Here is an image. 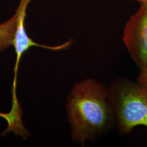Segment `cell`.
<instances>
[{"label":"cell","mask_w":147,"mask_h":147,"mask_svg":"<svg viewBox=\"0 0 147 147\" xmlns=\"http://www.w3.org/2000/svg\"><path fill=\"white\" fill-rule=\"evenodd\" d=\"M66 110L74 143L94 142L117 129L108 87L96 79L87 78L74 84Z\"/></svg>","instance_id":"1"},{"label":"cell","mask_w":147,"mask_h":147,"mask_svg":"<svg viewBox=\"0 0 147 147\" xmlns=\"http://www.w3.org/2000/svg\"><path fill=\"white\" fill-rule=\"evenodd\" d=\"M109 95L117 118V129L121 136L137 126L147 130V90L137 82L121 77L108 86Z\"/></svg>","instance_id":"2"},{"label":"cell","mask_w":147,"mask_h":147,"mask_svg":"<svg viewBox=\"0 0 147 147\" xmlns=\"http://www.w3.org/2000/svg\"><path fill=\"white\" fill-rule=\"evenodd\" d=\"M123 40L134 63L142 68L147 61V5L140 4L127 21Z\"/></svg>","instance_id":"3"},{"label":"cell","mask_w":147,"mask_h":147,"mask_svg":"<svg viewBox=\"0 0 147 147\" xmlns=\"http://www.w3.org/2000/svg\"><path fill=\"white\" fill-rule=\"evenodd\" d=\"M32 0H20L18 5L16 14L17 17V26L13 46L15 48L16 54V66H15V78L14 83L16 84V73L18 68L19 63L22 55L32 47H38L44 48L52 51L65 50L70 47L73 43V39H70L66 42L57 46H49L39 44L33 41L27 34L25 27V20L26 16L27 6Z\"/></svg>","instance_id":"4"},{"label":"cell","mask_w":147,"mask_h":147,"mask_svg":"<svg viewBox=\"0 0 147 147\" xmlns=\"http://www.w3.org/2000/svg\"><path fill=\"white\" fill-rule=\"evenodd\" d=\"M12 108L9 113L0 112V116L5 118L8 121L7 129L3 132L2 136H5L11 132H13L16 135H20L24 139H26L31 135L23 124L21 120L22 110L16 97V90L13 92Z\"/></svg>","instance_id":"5"},{"label":"cell","mask_w":147,"mask_h":147,"mask_svg":"<svg viewBox=\"0 0 147 147\" xmlns=\"http://www.w3.org/2000/svg\"><path fill=\"white\" fill-rule=\"evenodd\" d=\"M16 26V14L8 20L0 24V51L13 45Z\"/></svg>","instance_id":"6"},{"label":"cell","mask_w":147,"mask_h":147,"mask_svg":"<svg viewBox=\"0 0 147 147\" xmlns=\"http://www.w3.org/2000/svg\"><path fill=\"white\" fill-rule=\"evenodd\" d=\"M140 70V74L137 77V82L147 90V61Z\"/></svg>","instance_id":"7"},{"label":"cell","mask_w":147,"mask_h":147,"mask_svg":"<svg viewBox=\"0 0 147 147\" xmlns=\"http://www.w3.org/2000/svg\"><path fill=\"white\" fill-rule=\"evenodd\" d=\"M126 1H134L139 2L140 4L147 5V0H126Z\"/></svg>","instance_id":"8"}]
</instances>
